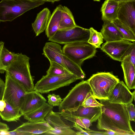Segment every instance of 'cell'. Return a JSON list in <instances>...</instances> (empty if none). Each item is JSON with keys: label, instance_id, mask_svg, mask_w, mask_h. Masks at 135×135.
Here are the masks:
<instances>
[{"label": "cell", "instance_id": "cell-1", "mask_svg": "<svg viewBox=\"0 0 135 135\" xmlns=\"http://www.w3.org/2000/svg\"><path fill=\"white\" fill-rule=\"evenodd\" d=\"M30 59L29 57L22 53H16L14 59L6 67L5 71L26 93L34 90V79L31 73Z\"/></svg>", "mask_w": 135, "mask_h": 135}, {"label": "cell", "instance_id": "cell-2", "mask_svg": "<svg viewBox=\"0 0 135 135\" xmlns=\"http://www.w3.org/2000/svg\"><path fill=\"white\" fill-rule=\"evenodd\" d=\"M44 1L2 0L0 2V22L11 21L26 12L44 4Z\"/></svg>", "mask_w": 135, "mask_h": 135}, {"label": "cell", "instance_id": "cell-3", "mask_svg": "<svg viewBox=\"0 0 135 135\" xmlns=\"http://www.w3.org/2000/svg\"><path fill=\"white\" fill-rule=\"evenodd\" d=\"M87 81L95 99H108L114 87L119 81L110 72H100L93 75Z\"/></svg>", "mask_w": 135, "mask_h": 135}, {"label": "cell", "instance_id": "cell-4", "mask_svg": "<svg viewBox=\"0 0 135 135\" xmlns=\"http://www.w3.org/2000/svg\"><path fill=\"white\" fill-rule=\"evenodd\" d=\"M102 113L109 117L118 127L129 133L134 135L125 105L109 102L108 99L99 100Z\"/></svg>", "mask_w": 135, "mask_h": 135}, {"label": "cell", "instance_id": "cell-5", "mask_svg": "<svg viewBox=\"0 0 135 135\" xmlns=\"http://www.w3.org/2000/svg\"><path fill=\"white\" fill-rule=\"evenodd\" d=\"M91 92H92V90L87 80H83L76 84L62 99L59 106V112L77 109L82 105L84 100Z\"/></svg>", "mask_w": 135, "mask_h": 135}, {"label": "cell", "instance_id": "cell-6", "mask_svg": "<svg viewBox=\"0 0 135 135\" xmlns=\"http://www.w3.org/2000/svg\"><path fill=\"white\" fill-rule=\"evenodd\" d=\"M96 48L88 42H78L65 45L62 50L65 55L81 67L84 61L95 56Z\"/></svg>", "mask_w": 135, "mask_h": 135}, {"label": "cell", "instance_id": "cell-7", "mask_svg": "<svg viewBox=\"0 0 135 135\" xmlns=\"http://www.w3.org/2000/svg\"><path fill=\"white\" fill-rule=\"evenodd\" d=\"M79 78L70 73L58 76H43L36 84L34 90L41 94L49 93L60 88L69 85Z\"/></svg>", "mask_w": 135, "mask_h": 135}, {"label": "cell", "instance_id": "cell-8", "mask_svg": "<svg viewBox=\"0 0 135 135\" xmlns=\"http://www.w3.org/2000/svg\"><path fill=\"white\" fill-rule=\"evenodd\" d=\"M89 29L78 26L66 30H58L49 41L61 44L78 42H88L90 36Z\"/></svg>", "mask_w": 135, "mask_h": 135}, {"label": "cell", "instance_id": "cell-9", "mask_svg": "<svg viewBox=\"0 0 135 135\" xmlns=\"http://www.w3.org/2000/svg\"><path fill=\"white\" fill-rule=\"evenodd\" d=\"M26 93L20 85L6 73L5 87L2 99L20 110Z\"/></svg>", "mask_w": 135, "mask_h": 135}, {"label": "cell", "instance_id": "cell-10", "mask_svg": "<svg viewBox=\"0 0 135 135\" xmlns=\"http://www.w3.org/2000/svg\"><path fill=\"white\" fill-rule=\"evenodd\" d=\"M135 42L123 40L106 42L101 47V50L115 60L121 61L127 55Z\"/></svg>", "mask_w": 135, "mask_h": 135}, {"label": "cell", "instance_id": "cell-11", "mask_svg": "<svg viewBox=\"0 0 135 135\" xmlns=\"http://www.w3.org/2000/svg\"><path fill=\"white\" fill-rule=\"evenodd\" d=\"M63 119L59 112H55L51 110L45 120L52 129L44 134L77 135L76 131L72 129L73 127L66 124Z\"/></svg>", "mask_w": 135, "mask_h": 135}, {"label": "cell", "instance_id": "cell-12", "mask_svg": "<svg viewBox=\"0 0 135 135\" xmlns=\"http://www.w3.org/2000/svg\"><path fill=\"white\" fill-rule=\"evenodd\" d=\"M135 91L132 93L123 81L120 80L114 87L108 100L110 103L126 105L134 99Z\"/></svg>", "mask_w": 135, "mask_h": 135}, {"label": "cell", "instance_id": "cell-13", "mask_svg": "<svg viewBox=\"0 0 135 135\" xmlns=\"http://www.w3.org/2000/svg\"><path fill=\"white\" fill-rule=\"evenodd\" d=\"M117 19L135 33V1L120 3Z\"/></svg>", "mask_w": 135, "mask_h": 135}, {"label": "cell", "instance_id": "cell-14", "mask_svg": "<svg viewBox=\"0 0 135 135\" xmlns=\"http://www.w3.org/2000/svg\"><path fill=\"white\" fill-rule=\"evenodd\" d=\"M46 100L41 94L35 90L26 93L20 109L22 116L40 107Z\"/></svg>", "mask_w": 135, "mask_h": 135}, {"label": "cell", "instance_id": "cell-15", "mask_svg": "<svg viewBox=\"0 0 135 135\" xmlns=\"http://www.w3.org/2000/svg\"><path fill=\"white\" fill-rule=\"evenodd\" d=\"M60 112L62 114L87 118L92 123L96 122L100 115L101 107V106L84 107L82 105L74 110H63Z\"/></svg>", "mask_w": 135, "mask_h": 135}, {"label": "cell", "instance_id": "cell-16", "mask_svg": "<svg viewBox=\"0 0 135 135\" xmlns=\"http://www.w3.org/2000/svg\"><path fill=\"white\" fill-rule=\"evenodd\" d=\"M42 54L50 62H56L66 69L64 63V55L59 44L50 41L46 42L43 49Z\"/></svg>", "mask_w": 135, "mask_h": 135}, {"label": "cell", "instance_id": "cell-17", "mask_svg": "<svg viewBox=\"0 0 135 135\" xmlns=\"http://www.w3.org/2000/svg\"><path fill=\"white\" fill-rule=\"evenodd\" d=\"M52 129L47 122L45 120L37 122H25L14 130L30 134L31 135L44 134Z\"/></svg>", "mask_w": 135, "mask_h": 135}, {"label": "cell", "instance_id": "cell-18", "mask_svg": "<svg viewBox=\"0 0 135 135\" xmlns=\"http://www.w3.org/2000/svg\"><path fill=\"white\" fill-rule=\"evenodd\" d=\"M124 79L126 85L129 90L135 89V68L131 61L129 55L121 61Z\"/></svg>", "mask_w": 135, "mask_h": 135}, {"label": "cell", "instance_id": "cell-19", "mask_svg": "<svg viewBox=\"0 0 135 135\" xmlns=\"http://www.w3.org/2000/svg\"><path fill=\"white\" fill-rule=\"evenodd\" d=\"M120 3L112 0H105L100 9L102 19L104 22H112L117 18Z\"/></svg>", "mask_w": 135, "mask_h": 135}, {"label": "cell", "instance_id": "cell-20", "mask_svg": "<svg viewBox=\"0 0 135 135\" xmlns=\"http://www.w3.org/2000/svg\"><path fill=\"white\" fill-rule=\"evenodd\" d=\"M100 32L106 42L125 40L123 35L112 22H104Z\"/></svg>", "mask_w": 135, "mask_h": 135}, {"label": "cell", "instance_id": "cell-21", "mask_svg": "<svg viewBox=\"0 0 135 135\" xmlns=\"http://www.w3.org/2000/svg\"><path fill=\"white\" fill-rule=\"evenodd\" d=\"M51 16V12L47 8H44L39 12L32 26L36 36L39 35L45 31Z\"/></svg>", "mask_w": 135, "mask_h": 135}, {"label": "cell", "instance_id": "cell-22", "mask_svg": "<svg viewBox=\"0 0 135 135\" xmlns=\"http://www.w3.org/2000/svg\"><path fill=\"white\" fill-rule=\"evenodd\" d=\"M53 107L46 102L36 109L24 114V118L28 121L37 122L45 120L47 115L52 110Z\"/></svg>", "mask_w": 135, "mask_h": 135}, {"label": "cell", "instance_id": "cell-23", "mask_svg": "<svg viewBox=\"0 0 135 135\" xmlns=\"http://www.w3.org/2000/svg\"><path fill=\"white\" fill-rule=\"evenodd\" d=\"M62 5H59L54 10L45 30V33L49 38L52 37L59 30L61 13Z\"/></svg>", "mask_w": 135, "mask_h": 135}, {"label": "cell", "instance_id": "cell-24", "mask_svg": "<svg viewBox=\"0 0 135 135\" xmlns=\"http://www.w3.org/2000/svg\"><path fill=\"white\" fill-rule=\"evenodd\" d=\"M97 120V128L99 130H111L116 132L118 135H130L129 133L117 126L109 117L102 113Z\"/></svg>", "mask_w": 135, "mask_h": 135}, {"label": "cell", "instance_id": "cell-25", "mask_svg": "<svg viewBox=\"0 0 135 135\" xmlns=\"http://www.w3.org/2000/svg\"><path fill=\"white\" fill-rule=\"evenodd\" d=\"M61 20L59 30H66L76 26L72 13L65 6H62Z\"/></svg>", "mask_w": 135, "mask_h": 135}, {"label": "cell", "instance_id": "cell-26", "mask_svg": "<svg viewBox=\"0 0 135 135\" xmlns=\"http://www.w3.org/2000/svg\"><path fill=\"white\" fill-rule=\"evenodd\" d=\"M21 116L20 110L14 107L6 102V106L4 110L0 112V116L2 119L8 122H17Z\"/></svg>", "mask_w": 135, "mask_h": 135}, {"label": "cell", "instance_id": "cell-27", "mask_svg": "<svg viewBox=\"0 0 135 135\" xmlns=\"http://www.w3.org/2000/svg\"><path fill=\"white\" fill-rule=\"evenodd\" d=\"M123 36L125 39L131 42L135 41V33L129 27L121 22L117 18L112 21Z\"/></svg>", "mask_w": 135, "mask_h": 135}, {"label": "cell", "instance_id": "cell-28", "mask_svg": "<svg viewBox=\"0 0 135 135\" xmlns=\"http://www.w3.org/2000/svg\"><path fill=\"white\" fill-rule=\"evenodd\" d=\"M60 114L64 119L72 123H75L81 127L86 130L90 129L89 127L92 125L90 121L87 118L61 114Z\"/></svg>", "mask_w": 135, "mask_h": 135}, {"label": "cell", "instance_id": "cell-29", "mask_svg": "<svg viewBox=\"0 0 135 135\" xmlns=\"http://www.w3.org/2000/svg\"><path fill=\"white\" fill-rule=\"evenodd\" d=\"M50 66L46 71V75L52 76H58L71 73L59 64L54 62H50Z\"/></svg>", "mask_w": 135, "mask_h": 135}, {"label": "cell", "instance_id": "cell-30", "mask_svg": "<svg viewBox=\"0 0 135 135\" xmlns=\"http://www.w3.org/2000/svg\"><path fill=\"white\" fill-rule=\"evenodd\" d=\"M90 36L88 42L94 46L96 48L100 47L103 42V37L100 32H99L91 27L89 29Z\"/></svg>", "mask_w": 135, "mask_h": 135}, {"label": "cell", "instance_id": "cell-31", "mask_svg": "<svg viewBox=\"0 0 135 135\" xmlns=\"http://www.w3.org/2000/svg\"><path fill=\"white\" fill-rule=\"evenodd\" d=\"M15 53L9 51L4 46L2 50L1 58L3 65L6 67L12 63L14 59Z\"/></svg>", "mask_w": 135, "mask_h": 135}, {"label": "cell", "instance_id": "cell-32", "mask_svg": "<svg viewBox=\"0 0 135 135\" xmlns=\"http://www.w3.org/2000/svg\"><path fill=\"white\" fill-rule=\"evenodd\" d=\"M93 96L92 92L90 93L82 105L84 107L101 106L102 105L98 102Z\"/></svg>", "mask_w": 135, "mask_h": 135}, {"label": "cell", "instance_id": "cell-33", "mask_svg": "<svg viewBox=\"0 0 135 135\" xmlns=\"http://www.w3.org/2000/svg\"><path fill=\"white\" fill-rule=\"evenodd\" d=\"M47 98L48 103L53 107L59 106L62 100L60 95L54 94H49Z\"/></svg>", "mask_w": 135, "mask_h": 135}, {"label": "cell", "instance_id": "cell-34", "mask_svg": "<svg viewBox=\"0 0 135 135\" xmlns=\"http://www.w3.org/2000/svg\"><path fill=\"white\" fill-rule=\"evenodd\" d=\"M125 106L130 121L134 122L135 110L134 105L132 103L125 105Z\"/></svg>", "mask_w": 135, "mask_h": 135}, {"label": "cell", "instance_id": "cell-35", "mask_svg": "<svg viewBox=\"0 0 135 135\" xmlns=\"http://www.w3.org/2000/svg\"><path fill=\"white\" fill-rule=\"evenodd\" d=\"M73 127H74L77 130V131L76 132L77 135H89L86 130H84L76 123H73Z\"/></svg>", "mask_w": 135, "mask_h": 135}, {"label": "cell", "instance_id": "cell-36", "mask_svg": "<svg viewBox=\"0 0 135 135\" xmlns=\"http://www.w3.org/2000/svg\"><path fill=\"white\" fill-rule=\"evenodd\" d=\"M128 55L129 56L131 61L135 66V44L132 46Z\"/></svg>", "mask_w": 135, "mask_h": 135}, {"label": "cell", "instance_id": "cell-37", "mask_svg": "<svg viewBox=\"0 0 135 135\" xmlns=\"http://www.w3.org/2000/svg\"><path fill=\"white\" fill-rule=\"evenodd\" d=\"M4 46V43L2 41H0V73H3L5 72L6 67L3 64L1 60V54L2 49Z\"/></svg>", "mask_w": 135, "mask_h": 135}, {"label": "cell", "instance_id": "cell-38", "mask_svg": "<svg viewBox=\"0 0 135 135\" xmlns=\"http://www.w3.org/2000/svg\"><path fill=\"white\" fill-rule=\"evenodd\" d=\"M31 135L28 133L22 132L13 130L9 131V130L6 131V135Z\"/></svg>", "mask_w": 135, "mask_h": 135}, {"label": "cell", "instance_id": "cell-39", "mask_svg": "<svg viewBox=\"0 0 135 135\" xmlns=\"http://www.w3.org/2000/svg\"><path fill=\"white\" fill-rule=\"evenodd\" d=\"M89 135H106L105 131H99L92 130L90 129L86 130Z\"/></svg>", "mask_w": 135, "mask_h": 135}, {"label": "cell", "instance_id": "cell-40", "mask_svg": "<svg viewBox=\"0 0 135 135\" xmlns=\"http://www.w3.org/2000/svg\"><path fill=\"white\" fill-rule=\"evenodd\" d=\"M5 87V82L0 77V100L2 99Z\"/></svg>", "mask_w": 135, "mask_h": 135}, {"label": "cell", "instance_id": "cell-41", "mask_svg": "<svg viewBox=\"0 0 135 135\" xmlns=\"http://www.w3.org/2000/svg\"><path fill=\"white\" fill-rule=\"evenodd\" d=\"M9 127L6 124L0 121V131L3 130H9Z\"/></svg>", "mask_w": 135, "mask_h": 135}, {"label": "cell", "instance_id": "cell-42", "mask_svg": "<svg viewBox=\"0 0 135 135\" xmlns=\"http://www.w3.org/2000/svg\"><path fill=\"white\" fill-rule=\"evenodd\" d=\"M6 106V102L4 100H0V112L3 111Z\"/></svg>", "mask_w": 135, "mask_h": 135}, {"label": "cell", "instance_id": "cell-43", "mask_svg": "<svg viewBox=\"0 0 135 135\" xmlns=\"http://www.w3.org/2000/svg\"><path fill=\"white\" fill-rule=\"evenodd\" d=\"M106 132V134L107 135H118L116 132L110 130H107L105 131Z\"/></svg>", "mask_w": 135, "mask_h": 135}, {"label": "cell", "instance_id": "cell-44", "mask_svg": "<svg viewBox=\"0 0 135 135\" xmlns=\"http://www.w3.org/2000/svg\"><path fill=\"white\" fill-rule=\"evenodd\" d=\"M119 3L135 1V0H112Z\"/></svg>", "mask_w": 135, "mask_h": 135}, {"label": "cell", "instance_id": "cell-45", "mask_svg": "<svg viewBox=\"0 0 135 135\" xmlns=\"http://www.w3.org/2000/svg\"><path fill=\"white\" fill-rule=\"evenodd\" d=\"M31 1H44L46 2H50V0H26Z\"/></svg>", "mask_w": 135, "mask_h": 135}, {"label": "cell", "instance_id": "cell-46", "mask_svg": "<svg viewBox=\"0 0 135 135\" xmlns=\"http://www.w3.org/2000/svg\"><path fill=\"white\" fill-rule=\"evenodd\" d=\"M60 0H50V2H55L58 1Z\"/></svg>", "mask_w": 135, "mask_h": 135}, {"label": "cell", "instance_id": "cell-47", "mask_svg": "<svg viewBox=\"0 0 135 135\" xmlns=\"http://www.w3.org/2000/svg\"><path fill=\"white\" fill-rule=\"evenodd\" d=\"M94 1L99 2L100 1V0H93Z\"/></svg>", "mask_w": 135, "mask_h": 135}]
</instances>
